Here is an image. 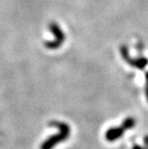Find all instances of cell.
Listing matches in <instances>:
<instances>
[{
	"label": "cell",
	"mask_w": 148,
	"mask_h": 149,
	"mask_svg": "<svg viewBox=\"0 0 148 149\" xmlns=\"http://www.w3.org/2000/svg\"><path fill=\"white\" fill-rule=\"evenodd\" d=\"M49 126L56 127L59 132L57 134L50 136L48 139H45L40 145V149H53L60 142H64L67 141L69 138V136H70L71 129L67 123L57 121V120H52V121L49 122Z\"/></svg>",
	"instance_id": "obj_1"
},
{
	"label": "cell",
	"mask_w": 148,
	"mask_h": 149,
	"mask_svg": "<svg viewBox=\"0 0 148 149\" xmlns=\"http://www.w3.org/2000/svg\"><path fill=\"white\" fill-rule=\"evenodd\" d=\"M49 30L53 35H54L55 39L50 42H45L44 47H46L49 50H54L58 49L60 46L63 45V43L65 42V35L64 33V31L61 29V27L56 23L55 21H52L49 23Z\"/></svg>",
	"instance_id": "obj_2"
},
{
	"label": "cell",
	"mask_w": 148,
	"mask_h": 149,
	"mask_svg": "<svg viewBox=\"0 0 148 149\" xmlns=\"http://www.w3.org/2000/svg\"><path fill=\"white\" fill-rule=\"evenodd\" d=\"M120 55L122 59L127 63L129 65H131L132 68H138V69H142L145 68V66L148 65V59L143 57L142 55H140L137 58H132L129 54V49L126 45H121L120 46Z\"/></svg>",
	"instance_id": "obj_3"
},
{
	"label": "cell",
	"mask_w": 148,
	"mask_h": 149,
	"mask_svg": "<svg viewBox=\"0 0 148 149\" xmlns=\"http://www.w3.org/2000/svg\"><path fill=\"white\" fill-rule=\"evenodd\" d=\"M126 130L123 128V126L120 125L118 127H111L105 132V139L107 141L113 142L120 139L124 135Z\"/></svg>",
	"instance_id": "obj_4"
},
{
	"label": "cell",
	"mask_w": 148,
	"mask_h": 149,
	"mask_svg": "<svg viewBox=\"0 0 148 149\" xmlns=\"http://www.w3.org/2000/svg\"><path fill=\"white\" fill-rule=\"evenodd\" d=\"M137 124V120L135 117L133 116H128V117H126V118L122 121L121 123V125L123 126V128L127 131V130H131V129H133L135 126H136Z\"/></svg>",
	"instance_id": "obj_5"
},
{
	"label": "cell",
	"mask_w": 148,
	"mask_h": 149,
	"mask_svg": "<svg viewBox=\"0 0 148 149\" xmlns=\"http://www.w3.org/2000/svg\"><path fill=\"white\" fill-rule=\"evenodd\" d=\"M145 95L148 102V71L145 73Z\"/></svg>",
	"instance_id": "obj_6"
},
{
	"label": "cell",
	"mask_w": 148,
	"mask_h": 149,
	"mask_svg": "<svg viewBox=\"0 0 148 149\" xmlns=\"http://www.w3.org/2000/svg\"><path fill=\"white\" fill-rule=\"evenodd\" d=\"M132 149H146L145 147H142V146H140V145H138V144H136V145H134L133 148Z\"/></svg>",
	"instance_id": "obj_7"
}]
</instances>
